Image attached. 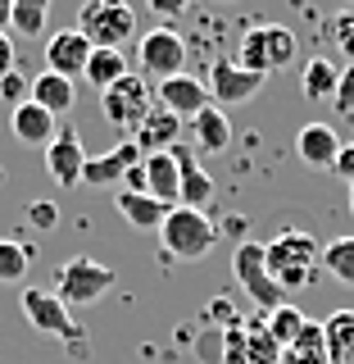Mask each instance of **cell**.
I'll return each mask as SVG.
<instances>
[{
    "mask_svg": "<svg viewBox=\"0 0 354 364\" xmlns=\"http://www.w3.org/2000/svg\"><path fill=\"white\" fill-rule=\"evenodd\" d=\"M264 259H268V273L282 291H304L318 278V269H323V246L309 232L291 228V232H277L264 246Z\"/></svg>",
    "mask_w": 354,
    "mask_h": 364,
    "instance_id": "1",
    "label": "cell"
},
{
    "mask_svg": "<svg viewBox=\"0 0 354 364\" xmlns=\"http://www.w3.org/2000/svg\"><path fill=\"white\" fill-rule=\"evenodd\" d=\"M295 50H300V41H295L291 28H282V23H255V28H245V37H241L236 64L268 77V73H277V68H287L295 60Z\"/></svg>",
    "mask_w": 354,
    "mask_h": 364,
    "instance_id": "2",
    "label": "cell"
},
{
    "mask_svg": "<svg viewBox=\"0 0 354 364\" xmlns=\"http://www.w3.org/2000/svg\"><path fill=\"white\" fill-rule=\"evenodd\" d=\"M159 242L173 259H204L219 242V228L209 223L204 210H187V205H173L168 210L164 228H159Z\"/></svg>",
    "mask_w": 354,
    "mask_h": 364,
    "instance_id": "3",
    "label": "cell"
},
{
    "mask_svg": "<svg viewBox=\"0 0 354 364\" xmlns=\"http://www.w3.org/2000/svg\"><path fill=\"white\" fill-rule=\"evenodd\" d=\"M77 32L96 50H118L128 37H136V9L128 0H87L77 14Z\"/></svg>",
    "mask_w": 354,
    "mask_h": 364,
    "instance_id": "4",
    "label": "cell"
},
{
    "mask_svg": "<svg viewBox=\"0 0 354 364\" xmlns=\"http://www.w3.org/2000/svg\"><path fill=\"white\" fill-rule=\"evenodd\" d=\"M150 109H155V91L145 87L141 73H128L114 87L100 91V114H105V123H114V128H123V132H136Z\"/></svg>",
    "mask_w": 354,
    "mask_h": 364,
    "instance_id": "5",
    "label": "cell"
},
{
    "mask_svg": "<svg viewBox=\"0 0 354 364\" xmlns=\"http://www.w3.org/2000/svg\"><path fill=\"white\" fill-rule=\"evenodd\" d=\"M18 305H23V318H28L37 333L64 341V346H82V328L73 323L68 305L60 301L55 291H41V287H23L18 291Z\"/></svg>",
    "mask_w": 354,
    "mask_h": 364,
    "instance_id": "6",
    "label": "cell"
},
{
    "mask_svg": "<svg viewBox=\"0 0 354 364\" xmlns=\"http://www.w3.org/2000/svg\"><path fill=\"white\" fill-rule=\"evenodd\" d=\"M232 273H236L241 291L259 305V310H268V314H272L277 305H287V291L272 282L268 259H264V246H259V242H241V246H236V255H232Z\"/></svg>",
    "mask_w": 354,
    "mask_h": 364,
    "instance_id": "7",
    "label": "cell"
},
{
    "mask_svg": "<svg viewBox=\"0 0 354 364\" xmlns=\"http://www.w3.org/2000/svg\"><path fill=\"white\" fill-rule=\"evenodd\" d=\"M109 287H114V269L96 264V259H68L55 273V296L64 305H96Z\"/></svg>",
    "mask_w": 354,
    "mask_h": 364,
    "instance_id": "8",
    "label": "cell"
},
{
    "mask_svg": "<svg viewBox=\"0 0 354 364\" xmlns=\"http://www.w3.org/2000/svg\"><path fill=\"white\" fill-rule=\"evenodd\" d=\"M136 64L145 68L150 77H177L182 68H187V41H182V32L173 28H150L141 41H136Z\"/></svg>",
    "mask_w": 354,
    "mask_h": 364,
    "instance_id": "9",
    "label": "cell"
},
{
    "mask_svg": "<svg viewBox=\"0 0 354 364\" xmlns=\"http://www.w3.org/2000/svg\"><path fill=\"white\" fill-rule=\"evenodd\" d=\"M264 82L268 77L264 73H250V68H241L236 60H219L209 68V100L219 109H227V105H241V100H250L255 91H264Z\"/></svg>",
    "mask_w": 354,
    "mask_h": 364,
    "instance_id": "10",
    "label": "cell"
},
{
    "mask_svg": "<svg viewBox=\"0 0 354 364\" xmlns=\"http://www.w3.org/2000/svg\"><path fill=\"white\" fill-rule=\"evenodd\" d=\"M155 105L168 109V114H177V119H196V114L209 109L214 100H209V87H204L200 77L177 73V77H164V82L155 87Z\"/></svg>",
    "mask_w": 354,
    "mask_h": 364,
    "instance_id": "11",
    "label": "cell"
},
{
    "mask_svg": "<svg viewBox=\"0 0 354 364\" xmlns=\"http://www.w3.org/2000/svg\"><path fill=\"white\" fill-rule=\"evenodd\" d=\"M91 46L77 28H60L45 37V73H60V77H73V73H87V60H91Z\"/></svg>",
    "mask_w": 354,
    "mask_h": 364,
    "instance_id": "12",
    "label": "cell"
},
{
    "mask_svg": "<svg viewBox=\"0 0 354 364\" xmlns=\"http://www.w3.org/2000/svg\"><path fill=\"white\" fill-rule=\"evenodd\" d=\"M45 168L60 187H82V168H87V151H82V136L73 128H60L55 141L45 146Z\"/></svg>",
    "mask_w": 354,
    "mask_h": 364,
    "instance_id": "13",
    "label": "cell"
},
{
    "mask_svg": "<svg viewBox=\"0 0 354 364\" xmlns=\"http://www.w3.org/2000/svg\"><path fill=\"white\" fill-rule=\"evenodd\" d=\"M9 132H14L18 146H32V151H45V146L55 141V132H60V119H55L50 109H41L37 100H23V105H14V114H9Z\"/></svg>",
    "mask_w": 354,
    "mask_h": 364,
    "instance_id": "14",
    "label": "cell"
},
{
    "mask_svg": "<svg viewBox=\"0 0 354 364\" xmlns=\"http://www.w3.org/2000/svg\"><path fill=\"white\" fill-rule=\"evenodd\" d=\"M173 159H177V178H182V191H177V205H187V210H204V205L214 200V178L200 168L196 159V146H173Z\"/></svg>",
    "mask_w": 354,
    "mask_h": 364,
    "instance_id": "15",
    "label": "cell"
},
{
    "mask_svg": "<svg viewBox=\"0 0 354 364\" xmlns=\"http://www.w3.org/2000/svg\"><path fill=\"white\" fill-rule=\"evenodd\" d=\"M141 164V151H136V141L128 136V141H118L109 155H96L87 159L82 168V187H109V182H128V173Z\"/></svg>",
    "mask_w": 354,
    "mask_h": 364,
    "instance_id": "16",
    "label": "cell"
},
{
    "mask_svg": "<svg viewBox=\"0 0 354 364\" xmlns=\"http://www.w3.org/2000/svg\"><path fill=\"white\" fill-rule=\"evenodd\" d=\"M132 141H136L141 155H164V151H173V146L182 141V119L155 105L150 114H145V123L132 132Z\"/></svg>",
    "mask_w": 354,
    "mask_h": 364,
    "instance_id": "17",
    "label": "cell"
},
{
    "mask_svg": "<svg viewBox=\"0 0 354 364\" xmlns=\"http://www.w3.org/2000/svg\"><path fill=\"white\" fill-rule=\"evenodd\" d=\"M295 155H300L309 168H332L336 155H341L336 128H327V123H304L300 136H295Z\"/></svg>",
    "mask_w": 354,
    "mask_h": 364,
    "instance_id": "18",
    "label": "cell"
},
{
    "mask_svg": "<svg viewBox=\"0 0 354 364\" xmlns=\"http://www.w3.org/2000/svg\"><path fill=\"white\" fill-rule=\"evenodd\" d=\"M141 173H145V196L164 200L168 210H173V205H177V191H182L173 151H164V155H141Z\"/></svg>",
    "mask_w": 354,
    "mask_h": 364,
    "instance_id": "19",
    "label": "cell"
},
{
    "mask_svg": "<svg viewBox=\"0 0 354 364\" xmlns=\"http://www.w3.org/2000/svg\"><path fill=\"white\" fill-rule=\"evenodd\" d=\"M191 146L204 155H223L227 146H232V123H227V114L219 105L200 109L196 119H191Z\"/></svg>",
    "mask_w": 354,
    "mask_h": 364,
    "instance_id": "20",
    "label": "cell"
},
{
    "mask_svg": "<svg viewBox=\"0 0 354 364\" xmlns=\"http://www.w3.org/2000/svg\"><path fill=\"white\" fill-rule=\"evenodd\" d=\"M114 205H118V214L136 228V232H159L164 219H168V205L155 200V196H145V191H118Z\"/></svg>",
    "mask_w": 354,
    "mask_h": 364,
    "instance_id": "21",
    "label": "cell"
},
{
    "mask_svg": "<svg viewBox=\"0 0 354 364\" xmlns=\"http://www.w3.org/2000/svg\"><path fill=\"white\" fill-rule=\"evenodd\" d=\"M32 100H37L41 109H50L55 119H60V114H68V109L77 105V87H73V77L37 73V77H32Z\"/></svg>",
    "mask_w": 354,
    "mask_h": 364,
    "instance_id": "22",
    "label": "cell"
},
{
    "mask_svg": "<svg viewBox=\"0 0 354 364\" xmlns=\"http://www.w3.org/2000/svg\"><path fill=\"white\" fill-rule=\"evenodd\" d=\"M336 87H341V68H336L332 60H323V55H314V60L304 64V73H300L304 100H314V105H323V100H336Z\"/></svg>",
    "mask_w": 354,
    "mask_h": 364,
    "instance_id": "23",
    "label": "cell"
},
{
    "mask_svg": "<svg viewBox=\"0 0 354 364\" xmlns=\"http://www.w3.org/2000/svg\"><path fill=\"white\" fill-rule=\"evenodd\" d=\"M323 337H327V360L350 364L354 360V310H336L323 318Z\"/></svg>",
    "mask_w": 354,
    "mask_h": 364,
    "instance_id": "24",
    "label": "cell"
},
{
    "mask_svg": "<svg viewBox=\"0 0 354 364\" xmlns=\"http://www.w3.org/2000/svg\"><path fill=\"white\" fill-rule=\"evenodd\" d=\"M282 364H332L327 360V337H323V323H304L300 337L291 341L287 350H282Z\"/></svg>",
    "mask_w": 354,
    "mask_h": 364,
    "instance_id": "25",
    "label": "cell"
},
{
    "mask_svg": "<svg viewBox=\"0 0 354 364\" xmlns=\"http://www.w3.org/2000/svg\"><path fill=\"white\" fill-rule=\"evenodd\" d=\"M50 18V0H9V32L14 37H41Z\"/></svg>",
    "mask_w": 354,
    "mask_h": 364,
    "instance_id": "26",
    "label": "cell"
},
{
    "mask_svg": "<svg viewBox=\"0 0 354 364\" xmlns=\"http://www.w3.org/2000/svg\"><path fill=\"white\" fill-rule=\"evenodd\" d=\"M118 77H128V60H123V50H91L87 60V82L96 91L114 87Z\"/></svg>",
    "mask_w": 354,
    "mask_h": 364,
    "instance_id": "27",
    "label": "cell"
},
{
    "mask_svg": "<svg viewBox=\"0 0 354 364\" xmlns=\"http://www.w3.org/2000/svg\"><path fill=\"white\" fill-rule=\"evenodd\" d=\"M304 323H309V318H304L300 310H295V305H291V301H287V305H277V310H272V314L264 318V328H268V337H272V341H277V346H282V350H287V346H291V341H295V337H300V328H304Z\"/></svg>",
    "mask_w": 354,
    "mask_h": 364,
    "instance_id": "28",
    "label": "cell"
},
{
    "mask_svg": "<svg viewBox=\"0 0 354 364\" xmlns=\"http://www.w3.org/2000/svg\"><path fill=\"white\" fill-rule=\"evenodd\" d=\"M323 269L332 273L336 282L354 287V237H336V242L323 246Z\"/></svg>",
    "mask_w": 354,
    "mask_h": 364,
    "instance_id": "29",
    "label": "cell"
},
{
    "mask_svg": "<svg viewBox=\"0 0 354 364\" xmlns=\"http://www.w3.org/2000/svg\"><path fill=\"white\" fill-rule=\"evenodd\" d=\"M245 364H282V346L264 323H245Z\"/></svg>",
    "mask_w": 354,
    "mask_h": 364,
    "instance_id": "30",
    "label": "cell"
},
{
    "mask_svg": "<svg viewBox=\"0 0 354 364\" xmlns=\"http://www.w3.org/2000/svg\"><path fill=\"white\" fill-rule=\"evenodd\" d=\"M32 269V250L23 242H9V237H0V282H23Z\"/></svg>",
    "mask_w": 354,
    "mask_h": 364,
    "instance_id": "31",
    "label": "cell"
},
{
    "mask_svg": "<svg viewBox=\"0 0 354 364\" xmlns=\"http://www.w3.org/2000/svg\"><path fill=\"white\" fill-rule=\"evenodd\" d=\"M332 46L341 60L354 64V5H345L341 14H332Z\"/></svg>",
    "mask_w": 354,
    "mask_h": 364,
    "instance_id": "32",
    "label": "cell"
},
{
    "mask_svg": "<svg viewBox=\"0 0 354 364\" xmlns=\"http://www.w3.org/2000/svg\"><path fill=\"white\" fill-rule=\"evenodd\" d=\"M0 96L9 100V109L23 105V100H32V77H23L18 68H14V73H5V77H0Z\"/></svg>",
    "mask_w": 354,
    "mask_h": 364,
    "instance_id": "33",
    "label": "cell"
},
{
    "mask_svg": "<svg viewBox=\"0 0 354 364\" xmlns=\"http://www.w3.org/2000/svg\"><path fill=\"white\" fill-rule=\"evenodd\" d=\"M336 114H345V119H354V64L341 68V87H336Z\"/></svg>",
    "mask_w": 354,
    "mask_h": 364,
    "instance_id": "34",
    "label": "cell"
},
{
    "mask_svg": "<svg viewBox=\"0 0 354 364\" xmlns=\"http://www.w3.org/2000/svg\"><path fill=\"white\" fill-rule=\"evenodd\" d=\"M28 223L41 228V232H50V228L60 223V210H55L50 200H32V205H28Z\"/></svg>",
    "mask_w": 354,
    "mask_h": 364,
    "instance_id": "35",
    "label": "cell"
},
{
    "mask_svg": "<svg viewBox=\"0 0 354 364\" xmlns=\"http://www.w3.org/2000/svg\"><path fill=\"white\" fill-rule=\"evenodd\" d=\"M332 173H336L341 182H350V187H354V141H341V155H336Z\"/></svg>",
    "mask_w": 354,
    "mask_h": 364,
    "instance_id": "36",
    "label": "cell"
},
{
    "mask_svg": "<svg viewBox=\"0 0 354 364\" xmlns=\"http://www.w3.org/2000/svg\"><path fill=\"white\" fill-rule=\"evenodd\" d=\"M145 5H150L159 18H182L191 9V0H145Z\"/></svg>",
    "mask_w": 354,
    "mask_h": 364,
    "instance_id": "37",
    "label": "cell"
},
{
    "mask_svg": "<svg viewBox=\"0 0 354 364\" xmlns=\"http://www.w3.org/2000/svg\"><path fill=\"white\" fill-rule=\"evenodd\" d=\"M14 73V37L9 32H0V77Z\"/></svg>",
    "mask_w": 354,
    "mask_h": 364,
    "instance_id": "38",
    "label": "cell"
},
{
    "mask_svg": "<svg viewBox=\"0 0 354 364\" xmlns=\"http://www.w3.org/2000/svg\"><path fill=\"white\" fill-rule=\"evenodd\" d=\"M0 32H9V0H0Z\"/></svg>",
    "mask_w": 354,
    "mask_h": 364,
    "instance_id": "39",
    "label": "cell"
},
{
    "mask_svg": "<svg viewBox=\"0 0 354 364\" xmlns=\"http://www.w3.org/2000/svg\"><path fill=\"white\" fill-rule=\"evenodd\" d=\"M350 214H354V187H350Z\"/></svg>",
    "mask_w": 354,
    "mask_h": 364,
    "instance_id": "40",
    "label": "cell"
}]
</instances>
